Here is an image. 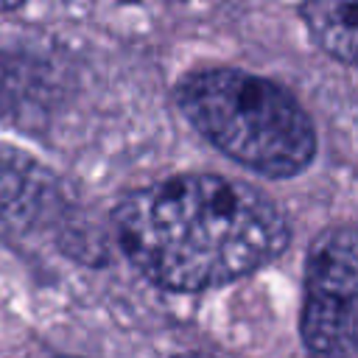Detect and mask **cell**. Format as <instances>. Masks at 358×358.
<instances>
[{
  "mask_svg": "<svg viewBox=\"0 0 358 358\" xmlns=\"http://www.w3.org/2000/svg\"><path fill=\"white\" fill-rule=\"evenodd\" d=\"M25 0H0V11H11V8H17V6H22Z\"/></svg>",
  "mask_w": 358,
  "mask_h": 358,
  "instance_id": "8992f818",
  "label": "cell"
},
{
  "mask_svg": "<svg viewBox=\"0 0 358 358\" xmlns=\"http://www.w3.org/2000/svg\"><path fill=\"white\" fill-rule=\"evenodd\" d=\"M50 201V176L28 154L0 143V229L31 227Z\"/></svg>",
  "mask_w": 358,
  "mask_h": 358,
  "instance_id": "277c9868",
  "label": "cell"
},
{
  "mask_svg": "<svg viewBox=\"0 0 358 358\" xmlns=\"http://www.w3.org/2000/svg\"><path fill=\"white\" fill-rule=\"evenodd\" d=\"M62 358H70V355H62Z\"/></svg>",
  "mask_w": 358,
  "mask_h": 358,
  "instance_id": "ba28073f",
  "label": "cell"
},
{
  "mask_svg": "<svg viewBox=\"0 0 358 358\" xmlns=\"http://www.w3.org/2000/svg\"><path fill=\"white\" fill-rule=\"evenodd\" d=\"M115 232L143 277L179 294L235 282L271 263L291 238L268 196L213 173H182L129 193L115 210Z\"/></svg>",
  "mask_w": 358,
  "mask_h": 358,
  "instance_id": "6da1fadb",
  "label": "cell"
},
{
  "mask_svg": "<svg viewBox=\"0 0 358 358\" xmlns=\"http://www.w3.org/2000/svg\"><path fill=\"white\" fill-rule=\"evenodd\" d=\"M179 109L218 151L263 176H294L316 154V131L299 101L246 70L210 67L187 76Z\"/></svg>",
  "mask_w": 358,
  "mask_h": 358,
  "instance_id": "7a4b0ae2",
  "label": "cell"
},
{
  "mask_svg": "<svg viewBox=\"0 0 358 358\" xmlns=\"http://www.w3.org/2000/svg\"><path fill=\"white\" fill-rule=\"evenodd\" d=\"M302 20L324 53L355 62V0H302Z\"/></svg>",
  "mask_w": 358,
  "mask_h": 358,
  "instance_id": "5b68a950",
  "label": "cell"
},
{
  "mask_svg": "<svg viewBox=\"0 0 358 358\" xmlns=\"http://www.w3.org/2000/svg\"><path fill=\"white\" fill-rule=\"evenodd\" d=\"M355 232L327 229L308 257L302 341L308 358H352L355 352Z\"/></svg>",
  "mask_w": 358,
  "mask_h": 358,
  "instance_id": "3957f363",
  "label": "cell"
},
{
  "mask_svg": "<svg viewBox=\"0 0 358 358\" xmlns=\"http://www.w3.org/2000/svg\"><path fill=\"white\" fill-rule=\"evenodd\" d=\"M176 358H210V355H201V352H185V355H176Z\"/></svg>",
  "mask_w": 358,
  "mask_h": 358,
  "instance_id": "52a82bcc",
  "label": "cell"
}]
</instances>
